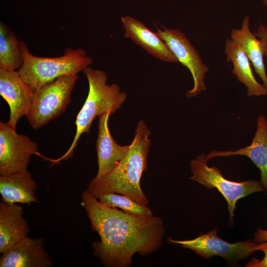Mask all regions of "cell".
Wrapping results in <instances>:
<instances>
[{
    "label": "cell",
    "mask_w": 267,
    "mask_h": 267,
    "mask_svg": "<svg viewBox=\"0 0 267 267\" xmlns=\"http://www.w3.org/2000/svg\"><path fill=\"white\" fill-rule=\"evenodd\" d=\"M81 204L99 241L92 244L93 254L106 267H129L136 254L143 256L163 245L166 228L158 216L142 217L101 204L87 189Z\"/></svg>",
    "instance_id": "obj_1"
},
{
    "label": "cell",
    "mask_w": 267,
    "mask_h": 267,
    "mask_svg": "<svg viewBox=\"0 0 267 267\" xmlns=\"http://www.w3.org/2000/svg\"><path fill=\"white\" fill-rule=\"evenodd\" d=\"M150 134L144 121H139L126 156L110 172L93 178L87 190L93 196L107 192L123 194L140 204L148 205L149 200L142 191L140 181L147 168Z\"/></svg>",
    "instance_id": "obj_2"
},
{
    "label": "cell",
    "mask_w": 267,
    "mask_h": 267,
    "mask_svg": "<svg viewBox=\"0 0 267 267\" xmlns=\"http://www.w3.org/2000/svg\"><path fill=\"white\" fill-rule=\"evenodd\" d=\"M83 71L89 83L88 96L77 116L75 122L76 132L72 143L62 156L54 160L55 162L66 160L73 155L80 136L84 133H89L91 124L96 116L104 113L114 114L127 98V94L121 91L117 84H107V76L104 71L89 66Z\"/></svg>",
    "instance_id": "obj_3"
},
{
    "label": "cell",
    "mask_w": 267,
    "mask_h": 267,
    "mask_svg": "<svg viewBox=\"0 0 267 267\" xmlns=\"http://www.w3.org/2000/svg\"><path fill=\"white\" fill-rule=\"evenodd\" d=\"M21 45L23 63L18 71L33 92L59 77L77 74L93 62L82 48L69 47L58 57H39L32 54L24 43L21 42Z\"/></svg>",
    "instance_id": "obj_4"
},
{
    "label": "cell",
    "mask_w": 267,
    "mask_h": 267,
    "mask_svg": "<svg viewBox=\"0 0 267 267\" xmlns=\"http://www.w3.org/2000/svg\"><path fill=\"white\" fill-rule=\"evenodd\" d=\"M206 155L201 153L190 161L192 176L189 179L208 189L217 188L227 203L229 224H233L234 212L237 202L257 192L265 190L260 181L254 179L238 182L227 179L218 168L208 165Z\"/></svg>",
    "instance_id": "obj_5"
},
{
    "label": "cell",
    "mask_w": 267,
    "mask_h": 267,
    "mask_svg": "<svg viewBox=\"0 0 267 267\" xmlns=\"http://www.w3.org/2000/svg\"><path fill=\"white\" fill-rule=\"evenodd\" d=\"M78 79L77 74L63 75L34 91L26 115L33 129L42 127L65 111Z\"/></svg>",
    "instance_id": "obj_6"
},
{
    "label": "cell",
    "mask_w": 267,
    "mask_h": 267,
    "mask_svg": "<svg viewBox=\"0 0 267 267\" xmlns=\"http://www.w3.org/2000/svg\"><path fill=\"white\" fill-rule=\"evenodd\" d=\"M168 241L189 249L205 259L217 256L232 264L247 258L257 251V245L256 242L249 239L229 243L218 235L217 228L192 239L178 240L169 237Z\"/></svg>",
    "instance_id": "obj_7"
},
{
    "label": "cell",
    "mask_w": 267,
    "mask_h": 267,
    "mask_svg": "<svg viewBox=\"0 0 267 267\" xmlns=\"http://www.w3.org/2000/svg\"><path fill=\"white\" fill-rule=\"evenodd\" d=\"M157 28V34L164 41L178 62L190 71L193 81V88L186 91L188 98L195 97L207 89L206 74L209 67L203 63L199 53L179 29Z\"/></svg>",
    "instance_id": "obj_8"
},
{
    "label": "cell",
    "mask_w": 267,
    "mask_h": 267,
    "mask_svg": "<svg viewBox=\"0 0 267 267\" xmlns=\"http://www.w3.org/2000/svg\"><path fill=\"white\" fill-rule=\"evenodd\" d=\"M38 145L28 136L18 134L8 122H0V175L7 176L27 170Z\"/></svg>",
    "instance_id": "obj_9"
},
{
    "label": "cell",
    "mask_w": 267,
    "mask_h": 267,
    "mask_svg": "<svg viewBox=\"0 0 267 267\" xmlns=\"http://www.w3.org/2000/svg\"><path fill=\"white\" fill-rule=\"evenodd\" d=\"M0 94L9 107L8 122L16 129L19 119L29 111L34 92L18 71L0 69Z\"/></svg>",
    "instance_id": "obj_10"
},
{
    "label": "cell",
    "mask_w": 267,
    "mask_h": 267,
    "mask_svg": "<svg viewBox=\"0 0 267 267\" xmlns=\"http://www.w3.org/2000/svg\"><path fill=\"white\" fill-rule=\"evenodd\" d=\"M53 263L42 237L27 236L2 253L0 267H50Z\"/></svg>",
    "instance_id": "obj_11"
},
{
    "label": "cell",
    "mask_w": 267,
    "mask_h": 267,
    "mask_svg": "<svg viewBox=\"0 0 267 267\" xmlns=\"http://www.w3.org/2000/svg\"><path fill=\"white\" fill-rule=\"evenodd\" d=\"M245 156L259 169L260 182L267 191V119L260 115L257 120L256 130L250 144L235 150H212L206 155L208 161L215 157Z\"/></svg>",
    "instance_id": "obj_12"
},
{
    "label": "cell",
    "mask_w": 267,
    "mask_h": 267,
    "mask_svg": "<svg viewBox=\"0 0 267 267\" xmlns=\"http://www.w3.org/2000/svg\"><path fill=\"white\" fill-rule=\"evenodd\" d=\"M121 22L126 38L130 39L149 54L162 61L178 62L164 41L143 23L130 16L122 17Z\"/></svg>",
    "instance_id": "obj_13"
},
{
    "label": "cell",
    "mask_w": 267,
    "mask_h": 267,
    "mask_svg": "<svg viewBox=\"0 0 267 267\" xmlns=\"http://www.w3.org/2000/svg\"><path fill=\"white\" fill-rule=\"evenodd\" d=\"M109 113L98 116V133L96 140L98 171L96 177L110 172L127 154L130 145L118 144L112 137L108 125Z\"/></svg>",
    "instance_id": "obj_14"
},
{
    "label": "cell",
    "mask_w": 267,
    "mask_h": 267,
    "mask_svg": "<svg viewBox=\"0 0 267 267\" xmlns=\"http://www.w3.org/2000/svg\"><path fill=\"white\" fill-rule=\"evenodd\" d=\"M23 214V207L18 204L0 202V253L28 236L30 227Z\"/></svg>",
    "instance_id": "obj_15"
},
{
    "label": "cell",
    "mask_w": 267,
    "mask_h": 267,
    "mask_svg": "<svg viewBox=\"0 0 267 267\" xmlns=\"http://www.w3.org/2000/svg\"><path fill=\"white\" fill-rule=\"evenodd\" d=\"M224 52L226 61L232 64V73L246 87L247 96L267 95V89L256 80L251 62L242 48L230 38H228L224 45Z\"/></svg>",
    "instance_id": "obj_16"
},
{
    "label": "cell",
    "mask_w": 267,
    "mask_h": 267,
    "mask_svg": "<svg viewBox=\"0 0 267 267\" xmlns=\"http://www.w3.org/2000/svg\"><path fill=\"white\" fill-rule=\"evenodd\" d=\"M37 183L27 170L0 177L2 201L11 203L30 204L39 202L36 196Z\"/></svg>",
    "instance_id": "obj_17"
},
{
    "label": "cell",
    "mask_w": 267,
    "mask_h": 267,
    "mask_svg": "<svg viewBox=\"0 0 267 267\" xmlns=\"http://www.w3.org/2000/svg\"><path fill=\"white\" fill-rule=\"evenodd\" d=\"M250 18L245 16L240 29H232L230 39L244 50L255 72L261 78L267 90V74L264 62V56L260 40L250 30Z\"/></svg>",
    "instance_id": "obj_18"
},
{
    "label": "cell",
    "mask_w": 267,
    "mask_h": 267,
    "mask_svg": "<svg viewBox=\"0 0 267 267\" xmlns=\"http://www.w3.org/2000/svg\"><path fill=\"white\" fill-rule=\"evenodd\" d=\"M23 63L21 42L3 23H0V69L18 71Z\"/></svg>",
    "instance_id": "obj_19"
},
{
    "label": "cell",
    "mask_w": 267,
    "mask_h": 267,
    "mask_svg": "<svg viewBox=\"0 0 267 267\" xmlns=\"http://www.w3.org/2000/svg\"><path fill=\"white\" fill-rule=\"evenodd\" d=\"M101 204L134 216L149 217L154 216L148 205L140 204L128 196L111 192L94 196Z\"/></svg>",
    "instance_id": "obj_20"
},
{
    "label": "cell",
    "mask_w": 267,
    "mask_h": 267,
    "mask_svg": "<svg viewBox=\"0 0 267 267\" xmlns=\"http://www.w3.org/2000/svg\"><path fill=\"white\" fill-rule=\"evenodd\" d=\"M257 251L264 252L265 256L262 260L252 258L247 263L246 267H267V241L257 244Z\"/></svg>",
    "instance_id": "obj_21"
},
{
    "label": "cell",
    "mask_w": 267,
    "mask_h": 267,
    "mask_svg": "<svg viewBox=\"0 0 267 267\" xmlns=\"http://www.w3.org/2000/svg\"><path fill=\"white\" fill-rule=\"evenodd\" d=\"M265 6L267 7V0H262ZM255 35L260 40L264 56L267 58V26L260 24L257 27Z\"/></svg>",
    "instance_id": "obj_22"
},
{
    "label": "cell",
    "mask_w": 267,
    "mask_h": 267,
    "mask_svg": "<svg viewBox=\"0 0 267 267\" xmlns=\"http://www.w3.org/2000/svg\"><path fill=\"white\" fill-rule=\"evenodd\" d=\"M253 241L258 243L267 241V230L258 228L254 235Z\"/></svg>",
    "instance_id": "obj_23"
}]
</instances>
